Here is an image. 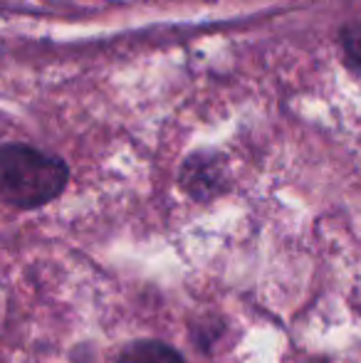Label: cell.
<instances>
[{
	"label": "cell",
	"instance_id": "obj_1",
	"mask_svg": "<svg viewBox=\"0 0 361 363\" xmlns=\"http://www.w3.org/2000/svg\"><path fill=\"white\" fill-rule=\"evenodd\" d=\"M67 181L70 168L62 158L25 144L0 148V198L20 211L48 206Z\"/></svg>",
	"mask_w": 361,
	"mask_h": 363
},
{
	"label": "cell",
	"instance_id": "obj_2",
	"mask_svg": "<svg viewBox=\"0 0 361 363\" xmlns=\"http://www.w3.org/2000/svg\"><path fill=\"white\" fill-rule=\"evenodd\" d=\"M181 188L196 201H208L226 188V168L216 153H193L179 173Z\"/></svg>",
	"mask_w": 361,
	"mask_h": 363
},
{
	"label": "cell",
	"instance_id": "obj_3",
	"mask_svg": "<svg viewBox=\"0 0 361 363\" xmlns=\"http://www.w3.org/2000/svg\"><path fill=\"white\" fill-rule=\"evenodd\" d=\"M116 363H186V361H183L179 351L171 349L164 341L144 339L126 346Z\"/></svg>",
	"mask_w": 361,
	"mask_h": 363
},
{
	"label": "cell",
	"instance_id": "obj_4",
	"mask_svg": "<svg viewBox=\"0 0 361 363\" xmlns=\"http://www.w3.org/2000/svg\"><path fill=\"white\" fill-rule=\"evenodd\" d=\"M339 40H342L344 52L349 55V60H354L361 67V20L344 25L342 33H339Z\"/></svg>",
	"mask_w": 361,
	"mask_h": 363
}]
</instances>
